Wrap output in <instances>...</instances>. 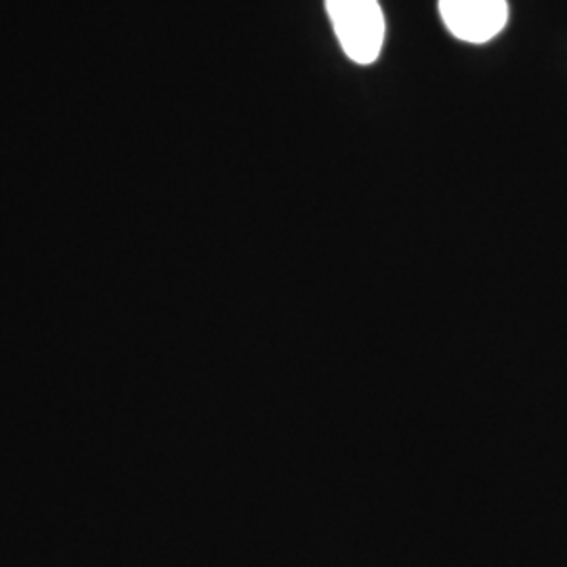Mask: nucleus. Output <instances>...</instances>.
<instances>
[{
  "instance_id": "1",
  "label": "nucleus",
  "mask_w": 567,
  "mask_h": 567,
  "mask_svg": "<svg viewBox=\"0 0 567 567\" xmlns=\"http://www.w3.org/2000/svg\"><path fill=\"white\" fill-rule=\"evenodd\" d=\"M326 11L344 55L360 65L374 63L385 42V16L379 0H326Z\"/></svg>"
},
{
  "instance_id": "2",
  "label": "nucleus",
  "mask_w": 567,
  "mask_h": 567,
  "mask_svg": "<svg viewBox=\"0 0 567 567\" xmlns=\"http://www.w3.org/2000/svg\"><path fill=\"white\" fill-rule=\"evenodd\" d=\"M440 16L458 41H492L508 21L507 0H440Z\"/></svg>"
}]
</instances>
